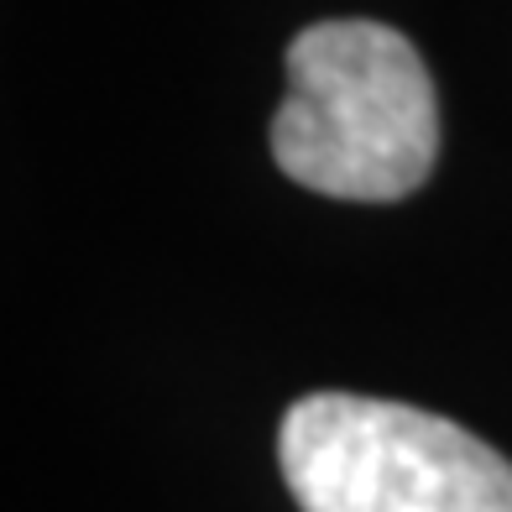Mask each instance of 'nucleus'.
<instances>
[{"label": "nucleus", "instance_id": "1", "mask_svg": "<svg viewBox=\"0 0 512 512\" xmlns=\"http://www.w3.org/2000/svg\"><path fill=\"white\" fill-rule=\"evenodd\" d=\"M272 157L330 199H408L439 157V100L418 48L382 21L304 27L288 42Z\"/></svg>", "mask_w": 512, "mask_h": 512}, {"label": "nucleus", "instance_id": "2", "mask_svg": "<svg viewBox=\"0 0 512 512\" xmlns=\"http://www.w3.org/2000/svg\"><path fill=\"white\" fill-rule=\"evenodd\" d=\"M277 465L304 512H512V460L439 413L309 392L283 413Z\"/></svg>", "mask_w": 512, "mask_h": 512}]
</instances>
